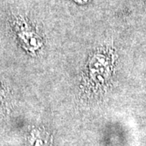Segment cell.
<instances>
[{
    "label": "cell",
    "mask_w": 146,
    "mask_h": 146,
    "mask_svg": "<svg viewBox=\"0 0 146 146\" xmlns=\"http://www.w3.org/2000/svg\"><path fill=\"white\" fill-rule=\"evenodd\" d=\"M80 1H84V2H86L87 0H80Z\"/></svg>",
    "instance_id": "obj_1"
}]
</instances>
